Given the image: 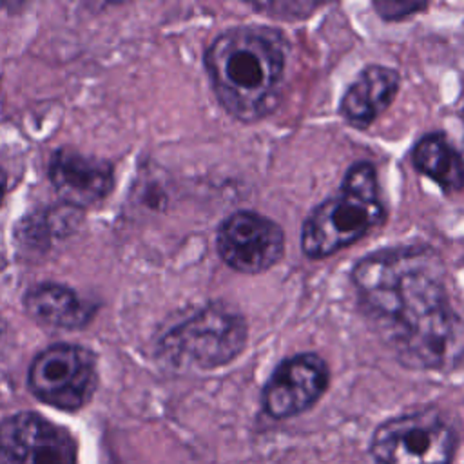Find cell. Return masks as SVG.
I'll return each instance as SVG.
<instances>
[{"instance_id":"8fae6325","label":"cell","mask_w":464,"mask_h":464,"mask_svg":"<svg viewBox=\"0 0 464 464\" xmlns=\"http://www.w3.org/2000/svg\"><path fill=\"white\" fill-rule=\"evenodd\" d=\"M401 76L386 65H368L348 85L341 98V116L357 129L370 127L395 100Z\"/></svg>"},{"instance_id":"8992f818","label":"cell","mask_w":464,"mask_h":464,"mask_svg":"<svg viewBox=\"0 0 464 464\" xmlns=\"http://www.w3.org/2000/svg\"><path fill=\"white\" fill-rule=\"evenodd\" d=\"M27 381L42 402L74 411L85 406L96 390V359L83 346L53 344L34 357Z\"/></svg>"},{"instance_id":"277c9868","label":"cell","mask_w":464,"mask_h":464,"mask_svg":"<svg viewBox=\"0 0 464 464\" xmlns=\"http://www.w3.org/2000/svg\"><path fill=\"white\" fill-rule=\"evenodd\" d=\"M246 339L245 317L228 304L212 303L170 328L160 341V352L172 364L212 370L234 361Z\"/></svg>"},{"instance_id":"3957f363","label":"cell","mask_w":464,"mask_h":464,"mask_svg":"<svg viewBox=\"0 0 464 464\" xmlns=\"http://www.w3.org/2000/svg\"><path fill=\"white\" fill-rule=\"evenodd\" d=\"M386 219L377 170L370 161L353 163L339 190L304 219L301 248L308 259H323L362 239Z\"/></svg>"},{"instance_id":"9a60e30c","label":"cell","mask_w":464,"mask_h":464,"mask_svg":"<svg viewBox=\"0 0 464 464\" xmlns=\"http://www.w3.org/2000/svg\"><path fill=\"white\" fill-rule=\"evenodd\" d=\"M375 11L384 20H404L417 11L426 9V4H415V2H375Z\"/></svg>"},{"instance_id":"30bf717a","label":"cell","mask_w":464,"mask_h":464,"mask_svg":"<svg viewBox=\"0 0 464 464\" xmlns=\"http://www.w3.org/2000/svg\"><path fill=\"white\" fill-rule=\"evenodd\" d=\"M49 179L67 203L89 207L102 201L114 185L112 167L107 161L60 149L49 161Z\"/></svg>"},{"instance_id":"7c38bea8","label":"cell","mask_w":464,"mask_h":464,"mask_svg":"<svg viewBox=\"0 0 464 464\" xmlns=\"http://www.w3.org/2000/svg\"><path fill=\"white\" fill-rule=\"evenodd\" d=\"M24 304L34 321L69 330L83 326L94 312V306L83 301L74 290L58 283H40L33 286L25 294Z\"/></svg>"},{"instance_id":"5b68a950","label":"cell","mask_w":464,"mask_h":464,"mask_svg":"<svg viewBox=\"0 0 464 464\" xmlns=\"http://www.w3.org/2000/svg\"><path fill=\"white\" fill-rule=\"evenodd\" d=\"M370 450L375 464H450L455 433L437 410L422 408L384 420Z\"/></svg>"},{"instance_id":"9c48e42d","label":"cell","mask_w":464,"mask_h":464,"mask_svg":"<svg viewBox=\"0 0 464 464\" xmlns=\"http://www.w3.org/2000/svg\"><path fill=\"white\" fill-rule=\"evenodd\" d=\"M328 366L317 353L285 359L270 375L261 393L263 410L274 419H288L314 406L326 392Z\"/></svg>"},{"instance_id":"5bb4252c","label":"cell","mask_w":464,"mask_h":464,"mask_svg":"<svg viewBox=\"0 0 464 464\" xmlns=\"http://www.w3.org/2000/svg\"><path fill=\"white\" fill-rule=\"evenodd\" d=\"M254 9L257 11H266L272 16H279V18H288V20H295V18H304L310 16L317 7H321V4H314V2H276V4H252Z\"/></svg>"},{"instance_id":"ba28073f","label":"cell","mask_w":464,"mask_h":464,"mask_svg":"<svg viewBox=\"0 0 464 464\" xmlns=\"http://www.w3.org/2000/svg\"><path fill=\"white\" fill-rule=\"evenodd\" d=\"M0 464H76L72 437L33 411L0 424Z\"/></svg>"},{"instance_id":"52a82bcc","label":"cell","mask_w":464,"mask_h":464,"mask_svg":"<svg viewBox=\"0 0 464 464\" xmlns=\"http://www.w3.org/2000/svg\"><path fill=\"white\" fill-rule=\"evenodd\" d=\"M219 257L241 274H261L279 263L285 254V232L270 218L237 210L218 228Z\"/></svg>"},{"instance_id":"e0dca14e","label":"cell","mask_w":464,"mask_h":464,"mask_svg":"<svg viewBox=\"0 0 464 464\" xmlns=\"http://www.w3.org/2000/svg\"><path fill=\"white\" fill-rule=\"evenodd\" d=\"M462 120H464V112H462Z\"/></svg>"},{"instance_id":"2e32d148","label":"cell","mask_w":464,"mask_h":464,"mask_svg":"<svg viewBox=\"0 0 464 464\" xmlns=\"http://www.w3.org/2000/svg\"><path fill=\"white\" fill-rule=\"evenodd\" d=\"M5 187H7V176H5V172L0 169V203H2L4 194H5Z\"/></svg>"},{"instance_id":"7a4b0ae2","label":"cell","mask_w":464,"mask_h":464,"mask_svg":"<svg viewBox=\"0 0 464 464\" xmlns=\"http://www.w3.org/2000/svg\"><path fill=\"white\" fill-rule=\"evenodd\" d=\"M286 38L266 25L230 27L205 51V67L221 107L239 121L268 116L279 100Z\"/></svg>"},{"instance_id":"4fadbf2b","label":"cell","mask_w":464,"mask_h":464,"mask_svg":"<svg viewBox=\"0 0 464 464\" xmlns=\"http://www.w3.org/2000/svg\"><path fill=\"white\" fill-rule=\"evenodd\" d=\"M411 163L446 192L464 187V156L440 132H428L413 145Z\"/></svg>"},{"instance_id":"6da1fadb","label":"cell","mask_w":464,"mask_h":464,"mask_svg":"<svg viewBox=\"0 0 464 464\" xmlns=\"http://www.w3.org/2000/svg\"><path fill=\"white\" fill-rule=\"evenodd\" d=\"M350 281L364 319L413 370H451L464 361V319L453 310L442 259L430 246L372 252Z\"/></svg>"}]
</instances>
